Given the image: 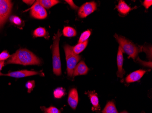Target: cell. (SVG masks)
I'll return each instance as SVG.
<instances>
[{"instance_id":"1","label":"cell","mask_w":152,"mask_h":113,"mask_svg":"<svg viewBox=\"0 0 152 113\" xmlns=\"http://www.w3.org/2000/svg\"><path fill=\"white\" fill-rule=\"evenodd\" d=\"M41 60L35 54L26 49H20L11 56L7 64L23 65H39Z\"/></svg>"},{"instance_id":"2","label":"cell","mask_w":152,"mask_h":113,"mask_svg":"<svg viewBox=\"0 0 152 113\" xmlns=\"http://www.w3.org/2000/svg\"><path fill=\"white\" fill-rule=\"evenodd\" d=\"M115 38L123 52L127 53L129 56V58H131L135 61L138 54L142 51V48L136 45L124 37L116 35Z\"/></svg>"},{"instance_id":"3","label":"cell","mask_w":152,"mask_h":113,"mask_svg":"<svg viewBox=\"0 0 152 113\" xmlns=\"http://www.w3.org/2000/svg\"><path fill=\"white\" fill-rule=\"evenodd\" d=\"M61 35L62 34L58 30L57 34L54 36L53 43L52 46L53 71L54 73L57 76H60L61 74V63L59 47L60 39Z\"/></svg>"},{"instance_id":"4","label":"cell","mask_w":152,"mask_h":113,"mask_svg":"<svg viewBox=\"0 0 152 113\" xmlns=\"http://www.w3.org/2000/svg\"><path fill=\"white\" fill-rule=\"evenodd\" d=\"M72 47H73L69 45H66L64 47L67 65V74L70 77L72 76L74 68L81 59L80 56L74 53Z\"/></svg>"},{"instance_id":"5","label":"cell","mask_w":152,"mask_h":113,"mask_svg":"<svg viewBox=\"0 0 152 113\" xmlns=\"http://www.w3.org/2000/svg\"><path fill=\"white\" fill-rule=\"evenodd\" d=\"M12 4L9 0H0V28H1L8 17L12 11Z\"/></svg>"},{"instance_id":"6","label":"cell","mask_w":152,"mask_h":113,"mask_svg":"<svg viewBox=\"0 0 152 113\" xmlns=\"http://www.w3.org/2000/svg\"><path fill=\"white\" fill-rule=\"evenodd\" d=\"M30 14L34 18L43 19L48 16L46 9L37 1L31 8Z\"/></svg>"},{"instance_id":"7","label":"cell","mask_w":152,"mask_h":113,"mask_svg":"<svg viewBox=\"0 0 152 113\" xmlns=\"http://www.w3.org/2000/svg\"><path fill=\"white\" fill-rule=\"evenodd\" d=\"M96 9V4L94 1L87 2L80 7L78 11V16L80 18L86 17Z\"/></svg>"},{"instance_id":"8","label":"cell","mask_w":152,"mask_h":113,"mask_svg":"<svg viewBox=\"0 0 152 113\" xmlns=\"http://www.w3.org/2000/svg\"><path fill=\"white\" fill-rule=\"evenodd\" d=\"M40 74V73L32 71L21 70L16 71V72H11L7 74H3L2 76H11L15 78H22V77H26V76H31L36 75Z\"/></svg>"},{"instance_id":"9","label":"cell","mask_w":152,"mask_h":113,"mask_svg":"<svg viewBox=\"0 0 152 113\" xmlns=\"http://www.w3.org/2000/svg\"><path fill=\"white\" fill-rule=\"evenodd\" d=\"M78 102V95L77 90L75 88L70 91L68 97V103L71 107L76 109Z\"/></svg>"},{"instance_id":"10","label":"cell","mask_w":152,"mask_h":113,"mask_svg":"<svg viewBox=\"0 0 152 113\" xmlns=\"http://www.w3.org/2000/svg\"><path fill=\"white\" fill-rule=\"evenodd\" d=\"M123 53L122 49L119 47L118 54H117V65H118V71L117 72V74L118 76L120 78L123 77V76L125 73V71L123 68V63H124Z\"/></svg>"},{"instance_id":"11","label":"cell","mask_w":152,"mask_h":113,"mask_svg":"<svg viewBox=\"0 0 152 113\" xmlns=\"http://www.w3.org/2000/svg\"><path fill=\"white\" fill-rule=\"evenodd\" d=\"M88 70V68L85 64L84 61H81L80 63H78L74 68L72 76L74 77L77 76L87 74Z\"/></svg>"},{"instance_id":"12","label":"cell","mask_w":152,"mask_h":113,"mask_svg":"<svg viewBox=\"0 0 152 113\" xmlns=\"http://www.w3.org/2000/svg\"><path fill=\"white\" fill-rule=\"evenodd\" d=\"M146 72V71L143 70H139L133 72L126 77V82L128 83H132L138 81L141 78Z\"/></svg>"},{"instance_id":"13","label":"cell","mask_w":152,"mask_h":113,"mask_svg":"<svg viewBox=\"0 0 152 113\" xmlns=\"http://www.w3.org/2000/svg\"><path fill=\"white\" fill-rule=\"evenodd\" d=\"M117 8L120 13L124 15L127 14L131 10L130 7L123 1H119L118 5L117 6Z\"/></svg>"},{"instance_id":"14","label":"cell","mask_w":152,"mask_h":113,"mask_svg":"<svg viewBox=\"0 0 152 113\" xmlns=\"http://www.w3.org/2000/svg\"><path fill=\"white\" fill-rule=\"evenodd\" d=\"M88 95L91 101V103L93 104L94 108L96 110L99 109V100L97 95L95 91H89L88 92Z\"/></svg>"},{"instance_id":"15","label":"cell","mask_w":152,"mask_h":113,"mask_svg":"<svg viewBox=\"0 0 152 113\" xmlns=\"http://www.w3.org/2000/svg\"><path fill=\"white\" fill-rule=\"evenodd\" d=\"M39 4H41L44 8L49 9L53 6L56 5L59 2L57 0H40L37 1Z\"/></svg>"},{"instance_id":"16","label":"cell","mask_w":152,"mask_h":113,"mask_svg":"<svg viewBox=\"0 0 152 113\" xmlns=\"http://www.w3.org/2000/svg\"><path fill=\"white\" fill-rule=\"evenodd\" d=\"M88 40L84 42L83 43H78L77 45L72 47V50L75 54L78 55L79 53L84 50L88 45Z\"/></svg>"},{"instance_id":"17","label":"cell","mask_w":152,"mask_h":113,"mask_svg":"<svg viewBox=\"0 0 152 113\" xmlns=\"http://www.w3.org/2000/svg\"><path fill=\"white\" fill-rule=\"evenodd\" d=\"M102 113H118L113 102L110 101L107 103L102 111Z\"/></svg>"},{"instance_id":"18","label":"cell","mask_w":152,"mask_h":113,"mask_svg":"<svg viewBox=\"0 0 152 113\" xmlns=\"http://www.w3.org/2000/svg\"><path fill=\"white\" fill-rule=\"evenodd\" d=\"M63 34L64 36L67 37H72L76 36L77 32L74 28L66 26L63 30Z\"/></svg>"},{"instance_id":"19","label":"cell","mask_w":152,"mask_h":113,"mask_svg":"<svg viewBox=\"0 0 152 113\" xmlns=\"http://www.w3.org/2000/svg\"><path fill=\"white\" fill-rule=\"evenodd\" d=\"M47 35V32L45 28L39 27L34 30L33 35L35 37H45Z\"/></svg>"},{"instance_id":"20","label":"cell","mask_w":152,"mask_h":113,"mask_svg":"<svg viewBox=\"0 0 152 113\" xmlns=\"http://www.w3.org/2000/svg\"><path fill=\"white\" fill-rule=\"evenodd\" d=\"M91 34V31L88 30L83 32L80 36L78 40V43H83L84 42L88 40V39L90 36Z\"/></svg>"},{"instance_id":"21","label":"cell","mask_w":152,"mask_h":113,"mask_svg":"<svg viewBox=\"0 0 152 113\" xmlns=\"http://www.w3.org/2000/svg\"><path fill=\"white\" fill-rule=\"evenodd\" d=\"M54 96L56 98H61L65 95L64 90L63 88H58L54 91Z\"/></svg>"},{"instance_id":"22","label":"cell","mask_w":152,"mask_h":113,"mask_svg":"<svg viewBox=\"0 0 152 113\" xmlns=\"http://www.w3.org/2000/svg\"><path fill=\"white\" fill-rule=\"evenodd\" d=\"M10 21L16 25H20L22 24V20L17 16H13L11 17H10Z\"/></svg>"},{"instance_id":"23","label":"cell","mask_w":152,"mask_h":113,"mask_svg":"<svg viewBox=\"0 0 152 113\" xmlns=\"http://www.w3.org/2000/svg\"><path fill=\"white\" fill-rule=\"evenodd\" d=\"M44 111L46 113H61L60 111L57 108L53 107L46 108H44Z\"/></svg>"},{"instance_id":"24","label":"cell","mask_w":152,"mask_h":113,"mask_svg":"<svg viewBox=\"0 0 152 113\" xmlns=\"http://www.w3.org/2000/svg\"><path fill=\"white\" fill-rule=\"evenodd\" d=\"M11 55L7 51H4L0 53V61H4L10 58Z\"/></svg>"},{"instance_id":"25","label":"cell","mask_w":152,"mask_h":113,"mask_svg":"<svg viewBox=\"0 0 152 113\" xmlns=\"http://www.w3.org/2000/svg\"><path fill=\"white\" fill-rule=\"evenodd\" d=\"M34 86H35V81H28L26 84V87L27 88L28 93H30L33 90Z\"/></svg>"},{"instance_id":"26","label":"cell","mask_w":152,"mask_h":113,"mask_svg":"<svg viewBox=\"0 0 152 113\" xmlns=\"http://www.w3.org/2000/svg\"><path fill=\"white\" fill-rule=\"evenodd\" d=\"M152 4V1L151 0H150V1L146 0V1H144L143 3V6H144V7H145L146 9H148L149 7L151 6Z\"/></svg>"},{"instance_id":"27","label":"cell","mask_w":152,"mask_h":113,"mask_svg":"<svg viewBox=\"0 0 152 113\" xmlns=\"http://www.w3.org/2000/svg\"><path fill=\"white\" fill-rule=\"evenodd\" d=\"M66 1L70 5V6L71 7L72 9H75V10H77V9H78V6H76V5L74 4V2H73L72 1H68V0H66Z\"/></svg>"},{"instance_id":"28","label":"cell","mask_w":152,"mask_h":113,"mask_svg":"<svg viewBox=\"0 0 152 113\" xmlns=\"http://www.w3.org/2000/svg\"><path fill=\"white\" fill-rule=\"evenodd\" d=\"M4 64H5V62L4 61H0V76H2V74H3L1 72V71L3 66H4Z\"/></svg>"},{"instance_id":"29","label":"cell","mask_w":152,"mask_h":113,"mask_svg":"<svg viewBox=\"0 0 152 113\" xmlns=\"http://www.w3.org/2000/svg\"><path fill=\"white\" fill-rule=\"evenodd\" d=\"M24 2L26 3L27 5H31L33 3H34V1H23Z\"/></svg>"},{"instance_id":"30","label":"cell","mask_w":152,"mask_h":113,"mask_svg":"<svg viewBox=\"0 0 152 113\" xmlns=\"http://www.w3.org/2000/svg\"><path fill=\"white\" fill-rule=\"evenodd\" d=\"M121 113H129L128 112H127V111H123V112H121Z\"/></svg>"}]
</instances>
